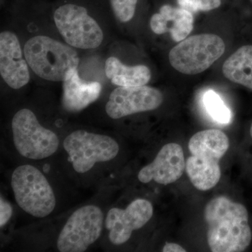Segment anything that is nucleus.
Listing matches in <instances>:
<instances>
[{
  "instance_id": "nucleus-15",
  "label": "nucleus",
  "mask_w": 252,
  "mask_h": 252,
  "mask_svg": "<svg viewBox=\"0 0 252 252\" xmlns=\"http://www.w3.org/2000/svg\"><path fill=\"white\" fill-rule=\"evenodd\" d=\"M63 82V103L69 112H79L97 100L102 86L97 81L86 82L81 79L77 69L68 72Z\"/></svg>"
},
{
  "instance_id": "nucleus-23",
  "label": "nucleus",
  "mask_w": 252,
  "mask_h": 252,
  "mask_svg": "<svg viewBox=\"0 0 252 252\" xmlns=\"http://www.w3.org/2000/svg\"><path fill=\"white\" fill-rule=\"evenodd\" d=\"M250 135H251V137L252 138V124L251 125V127H250Z\"/></svg>"
},
{
  "instance_id": "nucleus-4",
  "label": "nucleus",
  "mask_w": 252,
  "mask_h": 252,
  "mask_svg": "<svg viewBox=\"0 0 252 252\" xmlns=\"http://www.w3.org/2000/svg\"><path fill=\"white\" fill-rule=\"evenodd\" d=\"M11 187L18 206L32 216L43 218L54 211L56 205L54 190L35 167H18L11 177Z\"/></svg>"
},
{
  "instance_id": "nucleus-16",
  "label": "nucleus",
  "mask_w": 252,
  "mask_h": 252,
  "mask_svg": "<svg viewBox=\"0 0 252 252\" xmlns=\"http://www.w3.org/2000/svg\"><path fill=\"white\" fill-rule=\"evenodd\" d=\"M104 72L114 85L124 87L147 85L152 77L147 66L126 65L116 57L109 58L106 61Z\"/></svg>"
},
{
  "instance_id": "nucleus-21",
  "label": "nucleus",
  "mask_w": 252,
  "mask_h": 252,
  "mask_svg": "<svg viewBox=\"0 0 252 252\" xmlns=\"http://www.w3.org/2000/svg\"><path fill=\"white\" fill-rule=\"evenodd\" d=\"M13 209L11 205L2 197L0 199V226L3 227L9 221L12 216Z\"/></svg>"
},
{
  "instance_id": "nucleus-10",
  "label": "nucleus",
  "mask_w": 252,
  "mask_h": 252,
  "mask_svg": "<svg viewBox=\"0 0 252 252\" xmlns=\"http://www.w3.org/2000/svg\"><path fill=\"white\" fill-rule=\"evenodd\" d=\"M163 101L162 93L150 86H119L111 93L105 110L113 119L157 109Z\"/></svg>"
},
{
  "instance_id": "nucleus-8",
  "label": "nucleus",
  "mask_w": 252,
  "mask_h": 252,
  "mask_svg": "<svg viewBox=\"0 0 252 252\" xmlns=\"http://www.w3.org/2000/svg\"><path fill=\"white\" fill-rule=\"evenodd\" d=\"M63 146L78 173L89 171L97 162L112 160L119 152V144L112 137L85 130L72 132Z\"/></svg>"
},
{
  "instance_id": "nucleus-12",
  "label": "nucleus",
  "mask_w": 252,
  "mask_h": 252,
  "mask_svg": "<svg viewBox=\"0 0 252 252\" xmlns=\"http://www.w3.org/2000/svg\"><path fill=\"white\" fill-rule=\"evenodd\" d=\"M0 74L13 89L27 85L31 79L29 65L24 59L18 36L10 31L0 34Z\"/></svg>"
},
{
  "instance_id": "nucleus-19",
  "label": "nucleus",
  "mask_w": 252,
  "mask_h": 252,
  "mask_svg": "<svg viewBox=\"0 0 252 252\" xmlns=\"http://www.w3.org/2000/svg\"><path fill=\"white\" fill-rule=\"evenodd\" d=\"M109 1L114 16L120 22H129L135 16L138 0H109Z\"/></svg>"
},
{
  "instance_id": "nucleus-7",
  "label": "nucleus",
  "mask_w": 252,
  "mask_h": 252,
  "mask_svg": "<svg viewBox=\"0 0 252 252\" xmlns=\"http://www.w3.org/2000/svg\"><path fill=\"white\" fill-rule=\"evenodd\" d=\"M54 18L63 39L73 48L96 49L103 41L102 30L84 6L73 4L63 5L56 10Z\"/></svg>"
},
{
  "instance_id": "nucleus-11",
  "label": "nucleus",
  "mask_w": 252,
  "mask_h": 252,
  "mask_svg": "<svg viewBox=\"0 0 252 252\" xmlns=\"http://www.w3.org/2000/svg\"><path fill=\"white\" fill-rule=\"evenodd\" d=\"M154 208L145 199H137L125 210L112 208L109 210L105 226L109 230V239L115 245L124 244L130 238L134 230L140 229L152 219Z\"/></svg>"
},
{
  "instance_id": "nucleus-24",
  "label": "nucleus",
  "mask_w": 252,
  "mask_h": 252,
  "mask_svg": "<svg viewBox=\"0 0 252 252\" xmlns=\"http://www.w3.org/2000/svg\"></svg>"
},
{
  "instance_id": "nucleus-20",
  "label": "nucleus",
  "mask_w": 252,
  "mask_h": 252,
  "mask_svg": "<svg viewBox=\"0 0 252 252\" xmlns=\"http://www.w3.org/2000/svg\"><path fill=\"white\" fill-rule=\"evenodd\" d=\"M177 4L182 9L196 14L199 11H210L220 7V0H177Z\"/></svg>"
},
{
  "instance_id": "nucleus-17",
  "label": "nucleus",
  "mask_w": 252,
  "mask_h": 252,
  "mask_svg": "<svg viewBox=\"0 0 252 252\" xmlns=\"http://www.w3.org/2000/svg\"><path fill=\"white\" fill-rule=\"evenodd\" d=\"M222 71L228 80L252 90V46L237 50L223 63Z\"/></svg>"
},
{
  "instance_id": "nucleus-1",
  "label": "nucleus",
  "mask_w": 252,
  "mask_h": 252,
  "mask_svg": "<svg viewBox=\"0 0 252 252\" xmlns=\"http://www.w3.org/2000/svg\"><path fill=\"white\" fill-rule=\"evenodd\" d=\"M204 218L211 252H241L250 246L252 235L248 212L242 204L217 197L207 204Z\"/></svg>"
},
{
  "instance_id": "nucleus-9",
  "label": "nucleus",
  "mask_w": 252,
  "mask_h": 252,
  "mask_svg": "<svg viewBox=\"0 0 252 252\" xmlns=\"http://www.w3.org/2000/svg\"><path fill=\"white\" fill-rule=\"evenodd\" d=\"M104 215L95 205H86L76 210L69 217L57 240L61 252H85L100 236Z\"/></svg>"
},
{
  "instance_id": "nucleus-3",
  "label": "nucleus",
  "mask_w": 252,
  "mask_h": 252,
  "mask_svg": "<svg viewBox=\"0 0 252 252\" xmlns=\"http://www.w3.org/2000/svg\"><path fill=\"white\" fill-rule=\"evenodd\" d=\"M23 52L32 72L50 81H63L69 70L77 69L80 61L72 46L44 35L31 38Z\"/></svg>"
},
{
  "instance_id": "nucleus-13",
  "label": "nucleus",
  "mask_w": 252,
  "mask_h": 252,
  "mask_svg": "<svg viewBox=\"0 0 252 252\" xmlns=\"http://www.w3.org/2000/svg\"><path fill=\"white\" fill-rule=\"evenodd\" d=\"M186 170L183 149L180 144L169 143L162 147L152 163L144 167L138 174L142 183L152 180L168 185L179 180Z\"/></svg>"
},
{
  "instance_id": "nucleus-18",
  "label": "nucleus",
  "mask_w": 252,
  "mask_h": 252,
  "mask_svg": "<svg viewBox=\"0 0 252 252\" xmlns=\"http://www.w3.org/2000/svg\"><path fill=\"white\" fill-rule=\"evenodd\" d=\"M203 102L207 113L215 122L221 124H228L230 122L231 112L216 92L207 91L204 94Z\"/></svg>"
},
{
  "instance_id": "nucleus-2",
  "label": "nucleus",
  "mask_w": 252,
  "mask_h": 252,
  "mask_svg": "<svg viewBox=\"0 0 252 252\" xmlns=\"http://www.w3.org/2000/svg\"><path fill=\"white\" fill-rule=\"evenodd\" d=\"M228 148V136L217 129L200 131L190 139L189 149L191 156L186 161V172L198 190H210L220 182V161Z\"/></svg>"
},
{
  "instance_id": "nucleus-22",
  "label": "nucleus",
  "mask_w": 252,
  "mask_h": 252,
  "mask_svg": "<svg viewBox=\"0 0 252 252\" xmlns=\"http://www.w3.org/2000/svg\"><path fill=\"white\" fill-rule=\"evenodd\" d=\"M163 252H186L187 250L178 244L167 243L162 248Z\"/></svg>"
},
{
  "instance_id": "nucleus-5",
  "label": "nucleus",
  "mask_w": 252,
  "mask_h": 252,
  "mask_svg": "<svg viewBox=\"0 0 252 252\" xmlns=\"http://www.w3.org/2000/svg\"><path fill=\"white\" fill-rule=\"evenodd\" d=\"M223 39L215 34L189 36L169 54L172 67L182 74L194 75L206 70L224 54Z\"/></svg>"
},
{
  "instance_id": "nucleus-6",
  "label": "nucleus",
  "mask_w": 252,
  "mask_h": 252,
  "mask_svg": "<svg viewBox=\"0 0 252 252\" xmlns=\"http://www.w3.org/2000/svg\"><path fill=\"white\" fill-rule=\"evenodd\" d=\"M11 127L15 147L23 157L41 160L51 157L59 149L58 136L43 127L30 109L18 111L13 118Z\"/></svg>"
},
{
  "instance_id": "nucleus-14",
  "label": "nucleus",
  "mask_w": 252,
  "mask_h": 252,
  "mask_svg": "<svg viewBox=\"0 0 252 252\" xmlns=\"http://www.w3.org/2000/svg\"><path fill=\"white\" fill-rule=\"evenodd\" d=\"M194 17L190 11L165 4L150 20V28L157 34L170 32L172 40L183 41L193 29Z\"/></svg>"
}]
</instances>
